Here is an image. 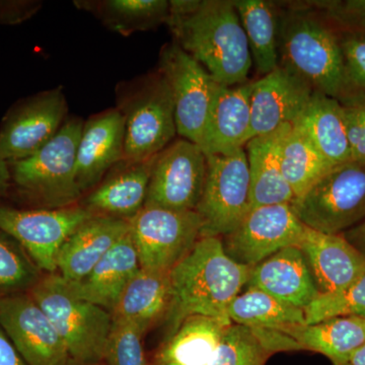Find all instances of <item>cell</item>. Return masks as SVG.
Segmentation results:
<instances>
[{"instance_id": "1", "label": "cell", "mask_w": 365, "mask_h": 365, "mask_svg": "<svg viewBox=\"0 0 365 365\" xmlns=\"http://www.w3.org/2000/svg\"><path fill=\"white\" fill-rule=\"evenodd\" d=\"M167 25L174 42L220 85L249 81L253 62L232 0H170Z\"/></svg>"}, {"instance_id": "2", "label": "cell", "mask_w": 365, "mask_h": 365, "mask_svg": "<svg viewBox=\"0 0 365 365\" xmlns=\"http://www.w3.org/2000/svg\"><path fill=\"white\" fill-rule=\"evenodd\" d=\"M251 270L228 257L222 237H200L169 273L170 304L163 318L168 338L189 317L228 319L227 307L246 287Z\"/></svg>"}, {"instance_id": "3", "label": "cell", "mask_w": 365, "mask_h": 365, "mask_svg": "<svg viewBox=\"0 0 365 365\" xmlns=\"http://www.w3.org/2000/svg\"><path fill=\"white\" fill-rule=\"evenodd\" d=\"M278 6L279 66L328 97L339 100L354 90L346 73L338 31L309 1Z\"/></svg>"}, {"instance_id": "4", "label": "cell", "mask_w": 365, "mask_h": 365, "mask_svg": "<svg viewBox=\"0 0 365 365\" xmlns=\"http://www.w3.org/2000/svg\"><path fill=\"white\" fill-rule=\"evenodd\" d=\"M29 294L47 314L76 364H105L111 313L72 294L58 273L44 274Z\"/></svg>"}, {"instance_id": "5", "label": "cell", "mask_w": 365, "mask_h": 365, "mask_svg": "<svg viewBox=\"0 0 365 365\" xmlns=\"http://www.w3.org/2000/svg\"><path fill=\"white\" fill-rule=\"evenodd\" d=\"M117 109L124 118V158L141 163L157 157L177 135L169 83L157 71L120 86Z\"/></svg>"}, {"instance_id": "6", "label": "cell", "mask_w": 365, "mask_h": 365, "mask_svg": "<svg viewBox=\"0 0 365 365\" xmlns=\"http://www.w3.org/2000/svg\"><path fill=\"white\" fill-rule=\"evenodd\" d=\"M85 121L67 118L56 135L37 153L9 163L11 181L21 193L48 209L76 205V155Z\"/></svg>"}, {"instance_id": "7", "label": "cell", "mask_w": 365, "mask_h": 365, "mask_svg": "<svg viewBox=\"0 0 365 365\" xmlns=\"http://www.w3.org/2000/svg\"><path fill=\"white\" fill-rule=\"evenodd\" d=\"M306 227L324 234H344L365 220V163L335 165L292 204Z\"/></svg>"}, {"instance_id": "8", "label": "cell", "mask_w": 365, "mask_h": 365, "mask_svg": "<svg viewBox=\"0 0 365 365\" xmlns=\"http://www.w3.org/2000/svg\"><path fill=\"white\" fill-rule=\"evenodd\" d=\"M129 225L140 268L160 274H169L191 252L202 228L196 211L155 206H144Z\"/></svg>"}, {"instance_id": "9", "label": "cell", "mask_w": 365, "mask_h": 365, "mask_svg": "<svg viewBox=\"0 0 365 365\" xmlns=\"http://www.w3.org/2000/svg\"><path fill=\"white\" fill-rule=\"evenodd\" d=\"M251 209L248 158L245 148L227 155H207L203 193L196 208L201 237H223Z\"/></svg>"}, {"instance_id": "10", "label": "cell", "mask_w": 365, "mask_h": 365, "mask_svg": "<svg viewBox=\"0 0 365 365\" xmlns=\"http://www.w3.org/2000/svg\"><path fill=\"white\" fill-rule=\"evenodd\" d=\"M93 213L83 206L16 209L0 206V232L20 244L45 274L57 273L60 250Z\"/></svg>"}, {"instance_id": "11", "label": "cell", "mask_w": 365, "mask_h": 365, "mask_svg": "<svg viewBox=\"0 0 365 365\" xmlns=\"http://www.w3.org/2000/svg\"><path fill=\"white\" fill-rule=\"evenodd\" d=\"M158 71L172 91L178 135L200 145L217 81L174 41L160 51Z\"/></svg>"}, {"instance_id": "12", "label": "cell", "mask_w": 365, "mask_h": 365, "mask_svg": "<svg viewBox=\"0 0 365 365\" xmlns=\"http://www.w3.org/2000/svg\"><path fill=\"white\" fill-rule=\"evenodd\" d=\"M306 225L292 204H273L250 209L240 225L222 237L230 259L253 268L269 257L289 247H299Z\"/></svg>"}, {"instance_id": "13", "label": "cell", "mask_w": 365, "mask_h": 365, "mask_svg": "<svg viewBox=\"0 0 365 365\" xmlns=\"http://www.w3.org/2000/svg\"><path fill=\"white\" fill-rule=\"evenodd\" d=\"M207 173V155L187 139L173 141L153 163L144 206L196 211Z\"/></svg>"}, {"instance_id": "14", "label": "cell", "mask_w": 365, "mask_h": 365, "mask_svg": "<svg viewBox=\"0 0 365 365\" xmlns=\"http://www.w3.org/2000/svg\"><path fill=\"white\" fill-rule=\"evenodd\" d=\"M62 88L43 91L18 103L0 128V158L16 162L37 153L56 135L67 119Z\"/></svg>"}, {"instance_id": "15", "label": "cell", "mask_w": 365, "mask_h": 365, "mask_svg": "<svg viewBox=\"0 0 365 365\" xmlns=\"http://www.w3.org/2000/svg\"><path fill=\"white\" fill-rule=\"evenodd\" d=\"M0 324L30 365H73L66 343L29 292L0 299Z\"/></svg>"}, {"instance_id": "16", "label": "cell", "mask_w": 365, "mask_h": 365, "mask_svg": "<svg viewBox=\"0 0 365 365\" xmlns=\"http://www.w3.org/2000/svg\"><path fill=\"white\" fill-rule=\"evenodd\" d=\"M314 91L294 71L281 66L252 81L250 140L294 124Z\"/></svg>"}, {"instance_id": "17", "label": "cell", "mask_w": 365, "mask_h": 365, "mask_svg": "<svg viewBox=\"0 0 365 365\" xmlns=\"http://www.w3.org/2000/svg\"><path fill=\"white\" fill-rule=\"evenodd\" d=\"M252 81L218 83L201 139L206 155H227L245 148L251 131Z\"/></svg>"}, {"instance_id": "18", "label": "cell", "mask_w": 365, "mask_h": 365, "mask_svg": "<svg viewBox=\"0 0 365 365\" xmlns=\"http://www.w3.org/2000/svg\"><path fill=\"white\" fill-rule=\"evenodd\" d=\"M124 134V118L117 108L85 122L76 155V182L81 193L97 187L123 160Z\"/></svg>"}, {"instance_id": "19", "label": "cell", "mask_w": 365, "mask_h": 365, "mask_svg": "<svg viewBox=\"0 0 365 365\" xmlns=\"http://www.w3.org/2000/svg\"><path fill=\"white\" fill-rule=\"evenodd\" d=\"M319 294L341 292L365 271V256L344 235L306 227L299 245Z\"/></svg>"}, {"instance_id": "20", "label": "cell", "mask_w": 365, "mask_h": 365, "mask_svg": "<svg viewBox=\"0 0 365 365\" xmlns=\"http://www.w3.org/2000/svg\"><path fill=\"white\" fill-rule=\"evenodd\" d=\"M247 287L260 289L304 311L319 294L313 274L299 247L281 250L254 266Z\"/></svg>"}, {"instance_id": "21", "label": "cell", "mask_w": 365, "mask_h": 365, "mask_svg": "<svg viewBox=\"0 0 365 365\" xmlns=\"http://www.w3.org/2000/svg\"><path fill=\"white\" fill-rule=\"evenodd\" d=\"M129 230V220L93 216L81 225L60 250L57 273L68 282L83 279Z\"/></svg>"}, {"instance_id": "22", "label": "cell", "mask_w": 365, "mask_h": 365, "mask_svg": "<svg viewBox=\"0 0 365 365\" xmlns=\"http://www.w3.org/2000/svg\"><path fill=\"white\" fill-rule=\"evenodd\" d=\"M139 269L138 254L129 230L83 279L64 280L72 294L112 314L125 287Z\"/></svg>"}, {"instance_id": "23", "label": "cell", "mask_w": 365, "mask_h": 365, "mask_svg": "<svg viewBox=\"0 0 365 365\" xmlns=\"http://www.w3.org/2000/svg\"><path fill=\"white\" fill-rule=\"evenodd\" d=\"M155 158L141 163L122 160L117 170L86 196L83 207L93 215L129 220L144 207Z\"/></svg>"}, {"instance_id": "24", "label": "cell", "mask_w": 365, "mask_h": 365, "mask_svg": "<svg viewBox=\"0 0 365 365\" xmlns=\"http://www.w3.org/2000/svg\"><path fill=\"white\" fill-rule=\"evenodd\" d=\"M275 331L294 341L299 349L325 355L334 365H344L365 345V318L360 317H335L318 323L282 327Z\"/></svg>"}, {"instance_id": "25", "label": "cell", "mask_w": 365, "mask_h": 365, "mask_svg": "<svg viewBox=\"0 0 365 365\" xmlns=\"http://www.w3.org/2000/svg\"><path fill=\"white\" fill-rule=\"evenodd\" d=\"M287 126L267 135L254 137L245 145L249 165L251 209L294 202V192L281 169V137Z\"/></svg>"}, {"instance_id": "26", "label": "cell", "mask_w": 365, "mask_h": 365, "mask_svg": "<svg viewBox=\"0 0 365 365\" xmlns=\"http://www.w3.org/2000/svg\"><path fill=\"white\" fill-rule=\"evenodd\" d=\"M331 165L352 160L342 106L337 98L314 91L309 104L294 124Z\"/></svg>"}, {"instance_id": "27", "label": "cell", "mask_w": 365, "mask_h": 365, "mask_svg": "<svg viewBox=\"0 0 365 365\" xmlns=\"http://www.w3.org/2000/svg\"><path fill=\"white\" fill-rule=\"evenodd\" d=\"M170 304L169 274L139 269L112 312L113 322L130 324L143 335L165 318Z\"/></svg>"}, {"instance_id": "28", "label": "cell", "mask_w": 365, "mask_h": 365, "mask_svg": "<svg viewBox=\"0 0 365 365\" xmlns=\"http://www.w3.org/2000/svg\"><path fill=\"white\" fill-rule=\"evenodd\" d=\"M259 78L279 66V6L267 0H232Z\"/></svg>"}, {"instance_id": "29", "label": "cell", "mask_w": 365, "mask_h": 365, "mask_svg": "<svg viewBox=\"0 0 365 365\" xmlns=\"http://www.w3.org/2000/svg\"><path fill=\"white\" fill-rule=\"evenodd\" d=\"M230 324L228 319L189 317L167 338L155 359L182 365H207Z\"/></svg>"}, {"instance_id": "30", "label": "cell", "mask_w": 365, "mask_h": 365, "mask_svg": "<svg viewBox=\"0 0 365 365\" xmlns=\"http://www.w3.org/2000/svg\"><path fill=\"white\" fill-rule=\"evenodd\" d=\"M74 4L95 14L110 30L123 36L158 28L167 24L170 16L168 0H102Z\"/></svg>"}, {"instance_id": "31", "label": "cell", "mask_w": 365, "mask_h": 365, "mask_svg": "<svg viewBox=\"0 0 365 365\" xmlns=\"http://www.w3.org/2000/svg\"><path fill=\"white\" fill-rule=\"evenodd\" d=\"M280 162L283 176L294 192L295 200L333 168L294 125H287L281 137Z\"/></svg>"}, {"instance_id": "32", "label": "cell", "mask_w": 365, "mask_h": 365, "mask_svg": "<svg viewBox=\"0 0 365 365\" xmlns=\"http://www.w3.org/2000/svg\"><path fill=\"white\" fill-rule=\"evenodd\" d=\"M232 323L260 330H278L282 327L306 324L304 309L285 304L256 288L235 297L227 311Z\"/></svg>"}, {"instance_id": "33", "label": "cell", "mask_w": 365, "mask_h": 365, "mask_svg": "<svg viewBox=\"0 0 365 365\" xmlns=\"http://www.w3.org/2000/svg\"><path fill=\"white\" fill-rule=\"evenodd\" d=\"M270 353L258 331L232 323L207 365H264Z\"/></svg>"}, {"instance_id": "34", "label": "cell", "mask_w": 365, "mask_h": 365, "mask_svg": "<svg viewBox=\"0 0 365 365\" xmlns=\"http://www.w3.org/2000/svg\"><path fill=\"white\" fill-rule=\"evenodd\" d=\"M43 275L20 244L0 234V299L30 292Z\"/></svg>"}, {"instance_id": "35", "label": "cell", "mask_w": 365, "mask_h": 365, "mask_svg": "<svg viewBox=\"0 0 365 365\" xmlns=\"http://www.w3.org/2000/svg\"><path fill=\"white\" fill-rule=\"evenodd\" d=\"M306 324L318 323L335 317L365 318V271L351 284L334 294H319L304 309Z\"/></svg>"}, {"instance_id": "36", "label": "cell", "mask_w": 365, "mask_h": 365, "mask_svg": "<svg viewBox=\"0 0 365 365\" xmlns=\"http://www.w3.org/2000/svg\"><path fill=\"white\" fill-rule=\"evenodd\" d=\"M143 334L130 324L113 322L104 362L107 365L148 364L143 347Z\"/></svg>"}, {"instance_id": "37", "label": "cell", "mask_w": 365, "mask_h": 365, "mask_svg": "<svg viewBox=\"0 0 365 365\" xmlns=\"http://www.w3.org/2000/svg\"><path fill=\"white\" fill-rule=\"evenodd\" d=\"M338 32L365 34V0L309 1Z\"/></svg>"}, {"instance_id": "38", "label": "cell", "mask_w": 365, "mask_h": 365, "mask_svg": "<svg viewBox=\"0 0 365 365\" xmlns=\"http://www.w3.org/2000/svg\"><path fill=\"white\" fill-rule=\"evenodd\" d=\"M352 160L365 163V91L352 90L339 98Z\"/></svg>"}, {"instance_id": "39", "label": "cell", "mask_w": 365, "mask_h": 365, "mask_svg": "<svg viewBox=\"0 0 365 365\" xmlns=\"http://www.w3.org/2000/svg\"><path fill=\"white\" fill-rule=\"evenodd\" d=\"M338 38L350 83L365 91V34L338 32Z\"/></svg>"}, {"instance_id": "40", "label": "cell", "mask_w": 365, "mask_h": 365, "mask_svg": "<svg viewBox=\"0 0 365 365\" xmlns=\"http://www.w3.org/2000/svg\"><path fill=\"white\" fill-rule=\"evenodd\" d=\"M0 365H30L23 359L16 346L9 339L1 324H0Z\"/></svg>"}, {"instance_id": "41", "label": "cell", "mask_w": 365, "mask_h": 365, "mask_svg": "<svg viewBox=\"0 0 365 365\" xmlns=\"http://www.w3.org/2000/svg\"><path fill=\"white\" fill-rule=\"evenodd\" d=\"M344 237L365 256V220L344 232Z\"/></svg>"}, {"instance_id": "42", "label": "cell", "mask_w": 365, "mask_h": 365, "mask_svg": "<svg viewBox=\"0 0 365 365\" xmlns=\"http://www.w3.org/2000/svg\"><path fill=\"white\" fill-rule=\"evenodd\" d=\"M11 182V175L9 163L0 158V193H4L7 191Z\"/></svg>"}, {"instance_id": "43", "label": "cell", "mask_w": 365, "mask_h": 365, "mask_svg": "<svg viewBox=\"0 0 365 365\" xmlns=\"http://www.w3.org/2000/svg\"><path fill=\"white\" fill-rule=\"evenodd\" d=\"M344 365H365V345L357 350Z\"/></svg>"}, {"instance_id": "44", "label": "cell", "mask_w": 365, "mask_h": 365, "mask_svg": "<svg viewBox=\"0 0 365 365\" xmlns=\"http://www.w3.org/2000/svg\"><path fill=\"white\" fill-rule=\"evenodd\" d=\"M150 365H182L174 364V362L160 361V360L155 359Z\"/></svg>"}, {"instance_id": "45", "label": "cell", "mask_w": 365, "mask_h": 365, "mask_svg": "<svg viewBox=\"0 0 365 365\" xmlns=\"http://www.w3.org/2000/svg\"><path fill=\"white\" fill-rule=\"evenodd\" d=\"M73 365H79V364H76H76H74Z\"/></svg>"}]
</instances>
